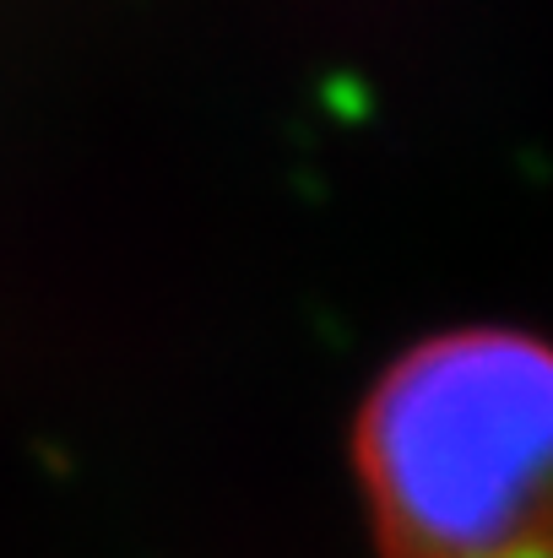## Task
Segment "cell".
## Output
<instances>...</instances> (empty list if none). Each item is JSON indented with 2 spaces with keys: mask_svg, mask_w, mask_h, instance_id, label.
I'll list each match as a JSON object with an SVG mask.
<instances>
[{
  "mask_svg": "<svg viewBox=\"0 0 553 558\" xmlns=\"http://www.w3.org/2000/svg\"><path fill=\"white\" fill-rule=\"evenodd\" d=\"M359 494L380 558H553V348L467 326L364 396Z\"/></svg>",
  "mask_w": 553,
  "mask_h": 558,
  "instance_id": "obj_1",
  "label": "cell"
}]
</instances>
